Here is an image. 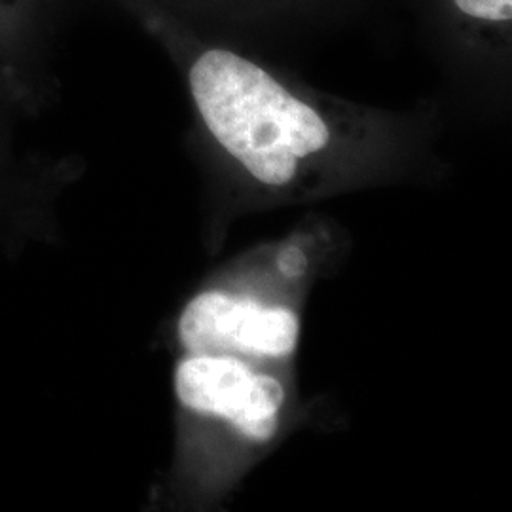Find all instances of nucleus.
I'll list each match as a JSON object with an SVG mask.
<instances>
[{
    "mask_svg": "<svg viewBox=\"0 0 512 512\" xmlns=\"http://www.w3.org/2000/svg\"><path fill=\"white\" fill-rule=\"evenodd\" d=\"M188 80L205 126L260 183H289L300 158L329 145L325 120L253 61L207 50Z\"/></svg>",
    "mask_w": 512,
    "mask_h": 512,
    "instance_id": "obj_1",
    "label": "nucleus"
},
{
    "mask_svg": "<svg viewBox=\"0 0 512 512\" xmlns=\"http://www.w3.org/2000/svg\"><path fill=\"white\" fill-rule=\"evenodd\" d=\"M19 105L18 101L0 86V196L14 186L19 179L18 158L14 152L12 124L8 118V107Z\"/></svg>",
    "mask_w": 512,
    "mask_h": 512,
    "instance_id": "obj_5",
    "label": "nucleus"
},
{
    "mask_svg": "<svg viewBox=\"0 0 512 512\" xmlns=\"http://www.w3.org/2000/svg\"><path fill=\"white\" fill-rule=\"evenodd\" d=\"M50 6L52 0H0V86L27 109L50 78Z\"/></svg>",
    "mask_w": 512,
    "mask_h": 512,
    "instance_id": "obj_4",
    "label": "nucleus"
},
{
    "mask_svg": "<svg viewBox=\"0 0 512 512\" xmlns=\"http://www.w3.org/2000/svg\"><path fill=\"white\" fill-rule=\"evenodd\" d=\"M277 266L279 270L289 277H298V275L306 272V266H308V260L304 253L296 247H287L281 251V255L277 258Z\"/></svg>",
    "mask_w": 512,
    "mask_h": 512,
    "instance_id": "obj_7",
    "label": "nucleus"
},
{
    "mask_svg": "<svg viewBox=\"0 0 512 512\" xmlns=\"http://www.w3.org/2000/svg\"><path fill=\"white\" fill-rule=\"evenodd\" d=\"M298 319L285 308H262L251 300H232L222 293L196 296L179 319L184 348L198 355L234 348L256 355L283 357L298 342Z\"/></svg>",
    "mask_w": 512,
    "mask_h": 512,
    "instance_id": "obj_2",
    "label": "nucleus"
},
{
    "mask_svg": "<svg viewBox=\"0 0 512 512\" xmlns=\"http://www.w3.org/2000/svg\"><path fill=\"white\" fill-rule=\"evenodd\" d=\"M463 14L484 21H509L512 0H454Z\"/></svg>",
    "mask_w": 512,
    "mask_h": 512,
    "instance_id": "obj_6",
    "label": "nucleus"
},
{
    "mask_svg": "<svg viewBox=\"0 0 512 512\" xmlns=\"http://www.w3.org/2000/svg\"><path fill=\"white\" fill-rule=\"evenodd\" d=\"M179 401L196 412L220 416L236 427L277 416L285 391L270 376H255L232 357L196 355L184 359L175 374Z\"/></svg>",
    "mask_w": 512,
    "mask_h": 512,
    "instance_id": "obj_3",
    "label": "nucleus"
}]
</instances>
